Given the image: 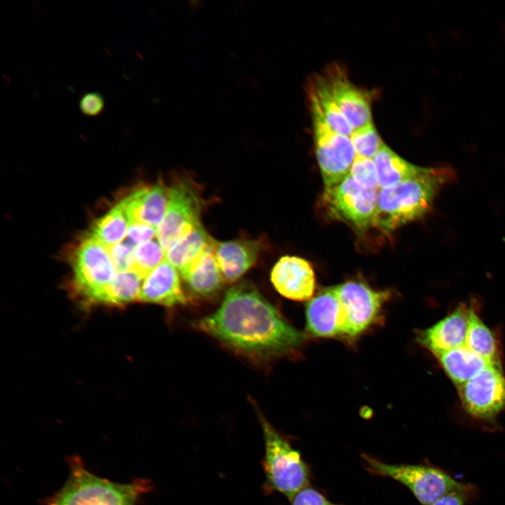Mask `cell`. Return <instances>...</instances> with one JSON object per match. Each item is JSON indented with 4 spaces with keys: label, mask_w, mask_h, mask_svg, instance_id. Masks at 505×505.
Instances as JSON below:
<instances>
[{
    "label": "cell",
    "mask_w": 505,
    "mask_h": 505,
    "mask_svg": "<svg viewBox=\"0 0 505 505\" xmlns=\"http://www.w3.org/2000/svg\"><path fill=\"white\" fill-rule=\"evenodd\" d=\"M197 325L235 351L257 359L290 354L305 339L247 283L231 288L219 308Z\"/></svg>",
    "instance_id": "6da1fadb"
},
{
    "label": "cell",
    "mask_w": 505,
    "mask_h": 505,
    "mask_svg": "<svg viewBox=\"0 0 505 505\" xmlns=\"http://www.w3.org/2000/svg\"><path fill=\"white\" fill-rule=\"evenodd\" d=\"M215 241L182 276L189 290L198 297L214 295L224 281L215 255Z\"/></svg>",
    "instance_id": "ffe728a7"
},
{
    "label": "cell",
    "mask_w": 505,
    "mask_h": 505,
    "mask_svg": "<svg viewBox=\"0 0 505 505\" xmlns=\"http://www.w3.org/2000/svg\"><path fill=\"white\" fill-rule=\"evenodd\" d=\"M69 475L63 485L43 505H136L152 489L147 478L120 483L90 471L78 455L68 457Z\"/></svg>",
    "instance_id": "3957f363"
},
{
    "label": "cell",
    "mask_w": 505,
    "mask_h": 505,
    "mask_svg": "<svg viewBox=\"0 0 505 505\" xmlns=\"http://www.w3.org/2000/svg\"><path fill=\"white\" fill-rule=\"evenodd\" d=\"M372 160L379 189L390 187L409 180L417 175L422 168L405 161L384 143Z\"/></svg>",
    "instance_id": "603a6c76"
},
{
    "label": "cell",
    "mask_w": 505,
    "mask_h": 505,
    "mask_svg": "<svg viewBox=\"0 0 505 505\" xmlns=\"http://www.w3.org/2000/svg\"><path fill=\"white\" fill-rule=\"evenodd\" d=\"M349 175L363 187L377 189V172L372 159L356 156Z\"/></svg>",
    "instance_id": "f1b7e54d"
},
{
    "label": "cell",
    "mask_w": 505,
    "mask_h": 505,
    "mask_svg": "<svg viewBox=\"0 0 505 505\" xmlns=\"http://www.w3.org/2000/svg\"><path fill=\"white\" fill-rule=\"evenodd\" d=\"M469 307L459 304L431 327L417 335L418 342L435 357L465 345Z\"/></svg>",
    "instance_id": "5bb4252c"
},
{
    "label": "cell",
    "mask_w": 505,
    "mask_h": 505,
    "mask_svg": "<svg viewBox=\"0 0 505 505\" xmlns=\"http://www.w3.org/2000/svg\"><path fill=\"white\" fill-rule=\"evenodd\" d=\"M169 197L170 187L158 182L135 190L119 204L130 222H142L157 229L166 214Z\"/></svg>",
    "instance_id": "2e32d148"
},
{
    "label": "cell",
    "mask_w": 505,
    "mask_h": 505,
    "mask_svg": "<svg viewBox=\"0 0 505 505\" xmlns=\"http://www.w3.org/2000/svg\"><path fill=\"white\" fill-rule=\"evenodd\" d=\"M377 189H368L349 175L324 190L323 201L329 215L363 231L375 224Z\"/></svg>",
    "instance_id": "9c48e42d"
},
{
    "label": "cell",
    "mask_w": 505,
    "mask_h": 505,
    "mask_svg": "<svg viewBox=\"0 0 505 505\" xmlns=\"http://www.w3.org/2000/svg\"><path fill=\"white\" fill-rule=\"evenodd\" d=\"M201 208L199 192L189 180L174 182L166 214L156 230V238L165 251L201 224Z\"/></svg>",
    "instance_id": "30bf717a"
},
{
    "label": "cell",
    "mask_w": 505,
    "mask_h": 505,
    "mask_svg": "<svg viewBox=\"0 0 505 505\" xmlns=\"http://www.w3.org/2000/svg\"><path fill=\"white\" fill-rule=\"evenodd\" d=\"M356 156L373 159L384 142L372 121L355 130L350 136Z\"/></svg>",
    "instance_id": "83f0119b"
},
{
    "label": "cell",
    "mask_w": 505,
    "mask_h": 505,
    "mask_svg": "<svg viewBox=\"0 0 505 505\" xmlns=\"http://www.w3.org/2000/svg\"><path fill=\"white\" fill-rule=\"evenodd\" d=\"M178 272L165 260L144 278L139 301L166 307L186 304Z\"/></svg>",
    "instance_id": "e0dca14e"
},
{
    "label": "cell",
    "mask_w": 505,
    "mask_h": 505,
    "mask_svg": "<svg viewBox=\"0 0 505 505\" xmlns=\"http://www.w3.org/2000/svg\"><path fill=\"white\" fill-rule=\"evenodd\" d=\"M166 260V251L156 237L135 247L130 270L143 278Z\"/></svg>",
    "instance_id": "4316f807"
},
{
    "label": "cell",
    "mask_w": 505,
    "mask_h": 505,
    "mask_svg": "<svg viewBox=\"0 0 505 505\" xmlns=\"http://www.w3.org/2000/svg\"><path fill=\"white\" fill-rule=\"evenodd\" d=\"M107 248L117 273L131 269L135 248L133 245L125 240Z\"/></svg>",
    "instance_id": "f546056e"
},
{
    "label": "cell",
    "mask_w": 505,
    "mask_h": 505,
    "mask_svg": "<svg viewBox=\"0 0 505 505\" xmlns=\"http://www.w3.org/2000/svg\"><path fill=\"white\" fill-rule=\"evenodd\" d=\"M156 228L149 224L132 222L129 224L125 240L135 247L156 237Z\"/></svg>",
    "instance_id": "4dcf8cb0"
},
{
    "label": "cell",
    "mask_w": 505,
    "mask_h": 505,
    "mask_svg": "<svg viewBox=\"0 0 505 505\" xmlns=\"http://www.w3.org/2000/svg\"><path fill=\"white\" fill-rule=\"evenodd\" d=\"M259 417L264 441L263 468L266 489L278 492L292 499L308 485V466L286 438L261 413H259Z\"/></svg>",
    "instance_id": "277c9868"
},
{
    "label": "cell",
    "mask_w": 505,
    "mask_h": 505,
    "mask_svg": "<svg viewBox=\"0 0 505 505\" xmlns=\"http://www.w3.org/2000/svg\"><path fill=\"white\" fill-rule=\"evenodd\" d=\"M474 490L475 488L470 485L466 488L447 494L431 505H466L469 496Z\"/></svg>",
    "instance_id": "836d02e7"
},
{
    "label": "cell",
    "mask_w": 505,
    "mask_h": 505,
    "mask_svg": "<svg viewBox=\"0 0 505 505\" xmlns=\"http://www.w3.org/2000/svg\"><path fill=\"white\" fill-rule=\"evenodd\" d=\"M367 470L375 475L391 478L410 490L422 505H431L452 492L470 484L457 481L439 468L422 464H389L362 455Z\"/></svg>",
    "instance_id": "5b68a950"
},
{
    "label": "cell",
    "mask_w": 505,
    "mask_h": 505,
    "mask_svg": "<svg viewBox=\"0 0 505 505\" xmlns=\"http://www.w3.org/2000/svg\"><path fill=\"white\" fill-rule=\"evenodd\" d=\"M339 309L336 285L322 288L306 305L307 332L315 337L341 338Z\"/></svg>",
    "instance_id": "9a60e30c"
},
{
    "label": "cell",
    "mask_w": 505,
    "mask_h": 505,
    "mask_svg": "<svg viewBox=\"0 0 505 505\" xmlns=\"http://www.w3.org/2000/svg\"><path fill=\"white\" fill-rule=\"evenodd\" d=\"M340 306L341 338L354 340L379 319L388 290H376L366 283L349 281L336 285Z\"/></svg>",
    "instance_id": "8992f818"
},
{
    "label": "cell",
    "mask_w": 505,
    "mask_h": 505,
    "mask_svg": "<svg viewBox=\"0 0 505 505\" xmlns=\"http://www.w3.org/2000/svg\"><path fill=\"white\" fill-rule=\"evenodd\" d=\"M72 264L74 289L89 304L117 274L107 248L90 235L76 249Z\"/></svg>",
    "instance_id": "8fae6325"
},
{
    "label": "cell",
    "mask_w": 505,
    "mask_h": 505,
    "mask_svg": "<svg viewBox=\"0 0 505 505\" xmlns=\"http://www.w3.org/2000/svg\"><path fill=\"white\" fill-rule=\"evenodd\" d=\"M143 280L133 270L118 272L115 278L97 294L91 304L119 307L139 301Z\"/></svg>",
    "instance_id": "d4e9b609"
},
{
    "label": "cell",
    "mask_w": 505,
    "mask_h": 505,
    "mask_svg": "<svg viewBox=\"0 0 505 505\" xmlns=\"http://www.w3.org/2000/svg\"><path fill=\"white\" fill-rule=\"evenodd\" d=\"M213 242L200 224L166 251V260L182 276Z\"/></svg>",
    "instance_id": "7402d4cb"
},
{
    "label": "cell",
    "mask_w": 505,
    "mask_h": 505,
    "mask_svg": "<svg viewBox=\"0 0 505 505\" xmlns=\"http://www.w3.org/2000/svg\"><path fill=\"white\" fill-rule=\"evenodd\" d=\"M457 388L463 409L475 419L494 424L505 410V376L501 365L489 364Z\"/></svg>",
    "instance_id": "52a82bcc"
},
{
    "label": "cell",
    "mask_w": 505,
    "mask_h": 505,
    "mask_svg": "<svg viewBox=\"0 0 505 505\" xmlns=\"http://www.w3.org/2000/svg\"><path fill=\"white\" fill-rule=\"evenodd\" d=\"M440 366L457 387L480 372L489 364L465 345L436 356Z\"/></svg>",
    "instance_id": "44dd1931"
},
{
    "label": "cell",
    "mask_w": 505,
    "mask_h": 505,
    "mask_svg": "<svg viewBox=\"0 0 505 505\" xmlns=\"http://www.w3.org/2000/svg\"><path fill=\"white\" fill-rule=\"evenodd\" d=\"M261 245L257 241H215V255L224 281L233 282L256 262Z\"/></svg>",
    "instance_id": "ac0fdd59"
},
{
    "label": "cell",
    "mask_w": 505,
    "mask_h": 505,
    "mask_svg": "<svg viewBox=\"0 0 505 505\" xmlns=\"http://www.w3.org/2000/svg\"><path fill=\"white\" fill-rule=\"evenodd\" d=\"M129 224L127 215L118 203L95 222L89 235L109 248L126 238Z\"/></svg>",
    "instance_id": "484cf974"
},
{
    "label": "cell",
    "mask_w": 505,
    "mask_h": 505,
    "mask_svg": "<svg viewBox=\"0 0 505 505\" xmlns=\"http://www.w3.org/2000/svg\"><path fill=\"white\" fill-rule=\"evenodd\" d=\"M291 501V505H337L316 489L307 486L298 492Z\"/></svg>",
    "instance_id": "d6a6232c"
},
{
    "label": "cell",
    "mask_w": 505,
    "mask_h": 505,
    "mask_svg": "<svg viewBox=\"0 0 505 505\" xmlns=\"http://www.w3.org/2000/svg\"><path fill=\"white\" fill-rule=\"evenodd\" d=\"M310 110L315 111L335 132L350 137L354 130L338 106L323 74L314 76L308 84Z\"/></svg>",
    "instance_id": "d6986e66"
},
{
    "label": "cell",
    "mask_w": 505,
    "mask_h": 505,
    "mask_svg": "<svg viewBox=\"0 0 505 505\" xmlns=\"http://www.w3.org/2000/svg\"><path fill=\"white\" fill-rule=\"evenodd\" d=\"M271 281L278 293L295 301L309 300L316 288L311 264L297 256L281 257L272 268Z\"/></svg>",
    "instance_id": "4fadbf2b"
},
{
    "label": "cell",
    "mask_w": 505,
    "mask_h": 505,
    "mask_svg": "<svg viewBox=\"0 0 505 505\" xmlns=\"http://www.w3.org/2000/svg\"><path fill=\"white\" fill-rule=\"evenodd\" d=\"M105 108V99L98 92H88L79 100L81 112L88 116H95L102 113Z\"/></svg>",
    "instance_id": "1f68e13d"
},
{
    "label": "cell",
    "mask_w": 505,
    "mask_h": 505,
    "mask_svg": "<svg viewBox=\"0 0 505 505\" xmlns=\"http://www.w3.org/2000/svg\"><path fill=\"white\" fill-rule=\"evenodd\" d=\"M323 74L338 106L354 130L372 121L370 93L354 84L342 67L332 65Z\"/></svg>",
    "instance_id": "7c38bea8"
},
{
    "label": "cell",
    "mask_w": 505,
    "mask_h": 505,
    "mask_svg": "<svg viewBox=\"0 0 505 505\" xmlns=\"http://www.w3.org/2000/svg\"><path fill=\"white\" fill-rule=\"evenodd\" d=\"M455 177L448 166L422 168L415 177L380 189L374 225L387 233L420 219L430 210L442 188Z\"/></svg>",
    "instance_id": "7a4b0ae2"
},
{
    "label": "cell",
    "mask_w": 505,
    "mask_h": 505,
    "mask_svg": "<svg viewBox=\"0 0 505 505\" xmlns=\"http://www.w3.org/2000/svg\"><path fill=\"white\" fill-rule=\"evenodd\" d=\"M465 346L487 362L501 365V351L497 337L473 305L469 306V309Z\"/></svg>",
    "instance_id": "cb8c5ba5"
},
{
    "label": "cell",
    "mask_w": 505,
    "mask_h": 505,
    "mask_svg": "<svg viewBox=\"0 0 505 505\" xmlns=\"http://www.w3.org/2000/svg\"><path fill=\"white\" fill-rule=\"evenodd\" d=\"M310 112L317 161L325 189L330 188L349 175L355 150L350 137L335 132L320 114Z\"/></svg>",
    "instance_id": "ba28073f"
}]
</instances>
